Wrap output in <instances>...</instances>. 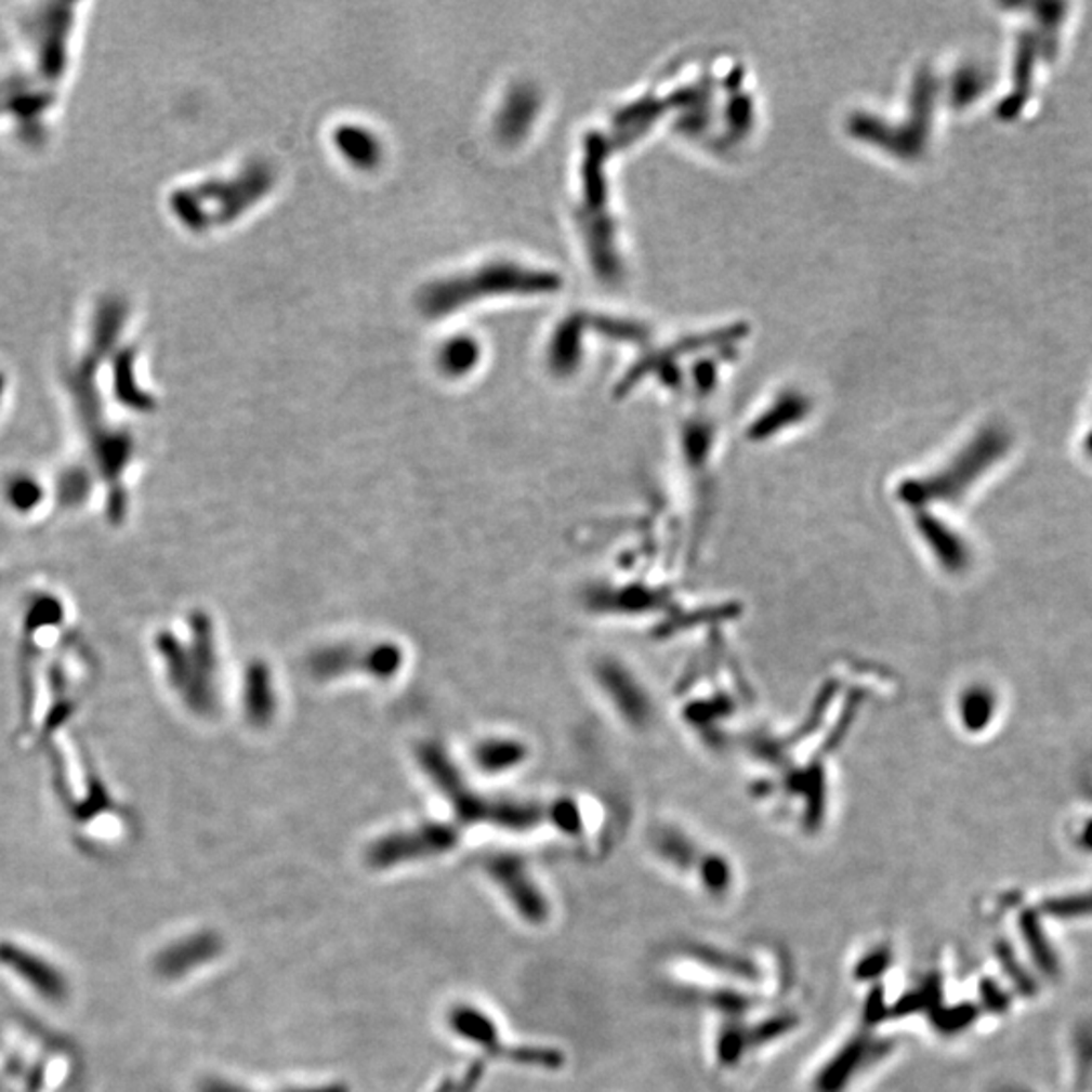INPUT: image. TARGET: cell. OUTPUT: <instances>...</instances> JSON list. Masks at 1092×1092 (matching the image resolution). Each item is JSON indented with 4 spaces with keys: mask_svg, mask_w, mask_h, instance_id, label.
Instances as JSON below:
<instances>
[{
    "mask_svg": "<svg viewBox=\"0 0 1092 1092\" xmlns=\"http://www.w3.org/2000/svg\"><path fill=\"white\" fill-rule=\"evenodd\" d=\"M554 277L539 272H528L512 263H498L484 267L470 277L433 284L423 292L421 306L431 316H442L458 310L465 302L490 293H537L553 290Z\"/></svg>",
    "mask_w": 1092,
    "mask_h": 1092,
    "instance_id": "cell-1",
    "label": "cell"
},
{
    "mask_svg": "<svg viewBox=\"0 0 1092 1092\" xmlns=\"http://www.w3.org/2000/svg\"><path fill=\"white\" fill-rule=\"evenodd\" d=\"M449 1026L463 1040H470L479 1048L486 1050L488 1056L494 1058H508V1061L526 1064V1066H542V1068H556L563 1064V1056L558 1050L551 1048L535 1047H504L498 1040V1030L494 1026L492 1019L486 1014H482L476 1008L470 1005H458L449 1014Z\"/></svg>",
    "mask_w": 1092,
    "mask_h": 1092,
    "instance_id": "cell-2",
    "label": "cell"
},
{
    "mask_svg": "<svg viewBox=\"0 0 1092 1092\" xmlns=\"http://www.w3.org/2000/svg\"><path fill=\"white\" fill-rule=\"evenodd\" d=\"M458 844V831L442 824H430L419 830L403 831L379 840L367 852L372 868H391L403 861L423 860L444 854Z\"/></svg>",
    "mask_w": 1092,
    "mask_h": 1092,
    "instance_id": "cell-3",
    "label": "cell"
},
{
    "mask_svg": "<svg viewBox=\"0 0 1092 1092\" xmlns=\"http://www.w3.org/2000/svg\"><path fill=\"white\" fill-rule=\"evenodd\" d=\"M490 877L498 882V886L504 891L510 903L521 912V917L528 923L540 924L549 917V905L544 894L540 893L539 886L530 880L523 860L516 856H494L492 860L486 864Z\"/></svg>",
    "mask_w": 1092,
    "mask_h": 1092,
    "instance_id": "cell-4",
    "label": "cell"
},
{
    "mask_svg": "<svg viewBox=\"0 0 1092 1092\" xmlns=\"http://www.w3.org/2000/svg\"><path fill=\"white\" fill-rule=\"evenodd\" d=\"M219 951H221V940H219V937L205 933V935L186 940L183 945H176L167 955V970L170 973H174V975L183 973V971L193 968V965H199V963L209 961Z\"/></svg>",
    "mask_w": 1092,
    "mask_h": 1092,
    "instance_id": "cell-5",
    "label": "cell"
},
{
    "mask_svg": "<svg viewBox=\"0 0 1092 1092\" xmlns=\"http://www.w3.org/2000/svg\"><path fill=\"white\" fill-rule=\"evenodd\" d=\"M340 148L356 160L358 165H372L379 155V146L374 139L360 128H342L339 132Z\"/></svg>",
    "mask_w": 1092,
    "mask_h": 1092,
    "instance_id": "cell-6",
    "label": "cell"
},
{
    "mask_svg": "<svg viewBox=\"0 0 1092 1092\" xmlns=\"http://www.w3.org/2000/svg\"><path fill=\"white\" fill-rule=\"evenodd\" d=\"M477 360V346L468 339L451 340L442 353V365L451 374H462L463 370L472 369Z\"/></svg>",
    "mask_w": 1092,
    "mask_h": 1092,
    "instance_id": "cell-7",
    "label": "cell"
},
{
    "mask_svg": "<svg viewBox=\"0 0 1092 1092\" xmlns=\"http://www.w3.org/2000/svg\"><path fill=\"white\" fill-rule=\"evenodd\" d=\"M484 1078V1064L482 1062H474L465 1073H463L462 1078L458 1080H446L442 1087H437L435 1092H474L479 1084V1080Z\"/></svg>",
    "mask_w": 1092,
    "mask_h": 1092,
    "instance_id": "cell-8",
    "label": "cell"
},
{
    "mask_svg": "<svg viewBox=\"0 0 1092 1092\" xmlns=\"http://www.w3.org/2000/svg\"><path fill=\"white\" fill-rule=\"evenodd\" d=\"M202 1092H251L246 1091V1089H239L235 1087L232 1082H221V1080H211L205 1084ZM281 1092H351L344 1084H326V1087H314V1089H288V1091Z\"/></svg>",
    "mask_w": 1092,
    "mask_h": 1092,
    "instance_id": "cell-9",
    "label": "cell"
}]
</instances>
